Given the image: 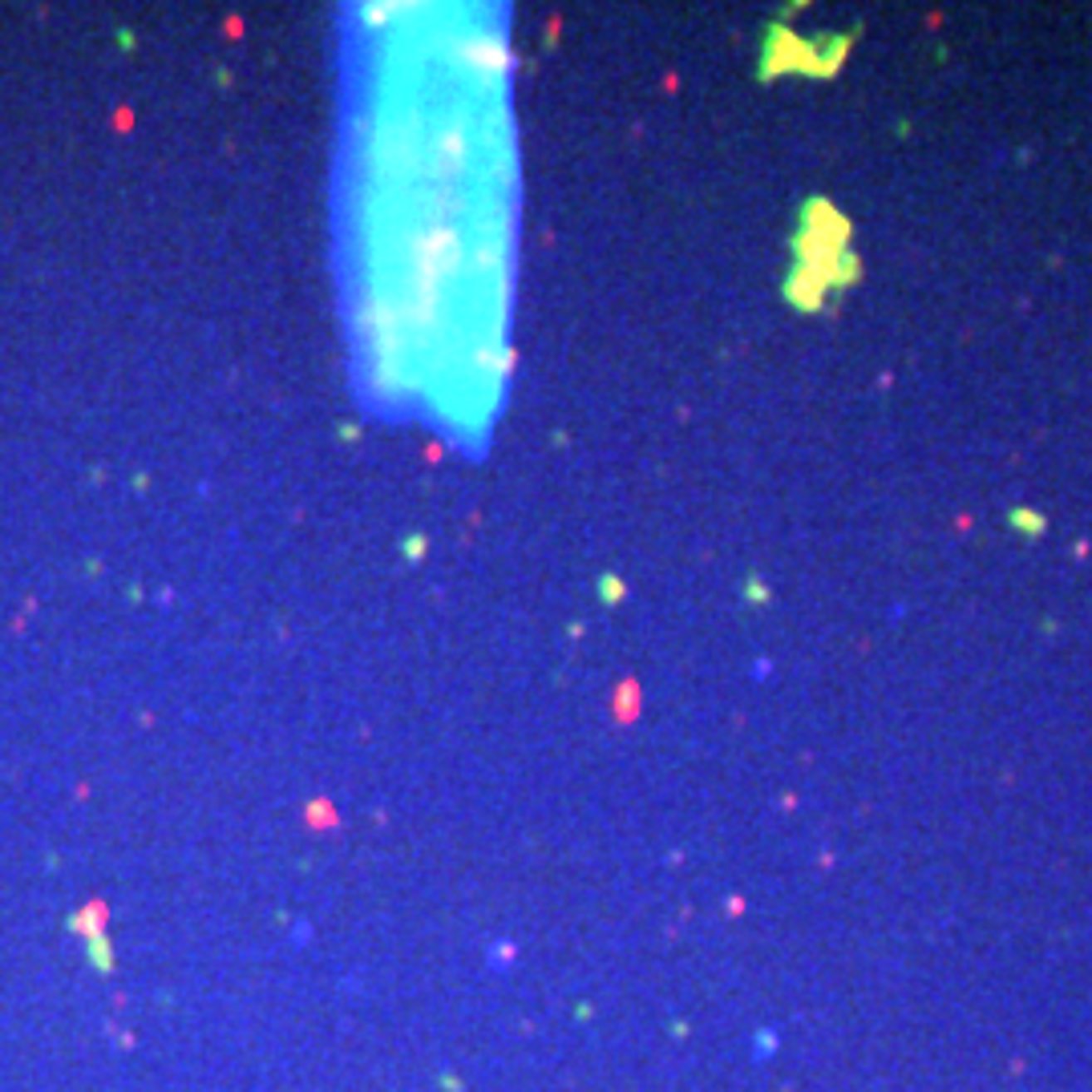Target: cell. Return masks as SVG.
<instances>
[{
	"instance_id": "6da1fadb",
	"label": "cell",
	"mask_w": 1092,
	"mask_h": 1092,
	"mask_svg": "<svg viewBox=\"0 0 1092 1092\" xmlns=\"http://www.w3.org/2000/svg\"><path fill=\"white\" fill-rule=\"evenodd\" d=\"M1011 522H1016V526H1031V531H1040V518H1036V514H1011Z\"/></svg>"
}]
</instances>
